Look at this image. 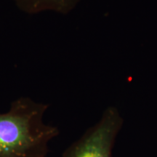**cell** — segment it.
Instances as JSON below:
<instances>
[{
    "label": "cell",
    "instance_id": "cell-1",
    "mask_svg": "<svg viewBox=\"0 0 157 157\" xmlns=\"http://www.w3.org/2000/svg\"><path fill=\"white\" fill-rule=\"evenodd\" d=\"M49 104L20 97L0 113V157H46L49 144L60 134L44 122Z\"/></svg>",
    "mask_w": 157,
    "mask_h": 157
},
{
    "label": "cell",
    "instance_id": "cell-2",
    "mask_svg": "<svg viewBox=\"0 0 157 157\" xmlns=\"http://www.w3.org/2000/svg\"><path fill=\"white\" fill-rule=\"evenodd\" d=\"M124 120L117 108L109 106L93 126L65 150L62 157H113Z\"/></svg>",
    "mask_w": 157,
    "mask_h": 157
},
{
    "label": "cell",
    "instance_id": "cell-3",
    "mask_svg": "<svg viewBox=\"0 0 157 157\" xmlns=\"http://www.w3.org/2000/svg\"><path fill=\"white\" fill-rule=\"evenodd\" d=\"M23 13L36 15L44 12H53L67 15L74 10L81 0H11Z\"/></svg>",
    "mask_w": 157,
    "mask_h": 157
}]
</instances>
